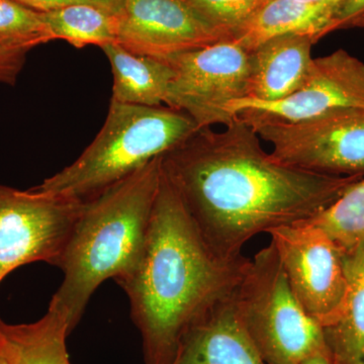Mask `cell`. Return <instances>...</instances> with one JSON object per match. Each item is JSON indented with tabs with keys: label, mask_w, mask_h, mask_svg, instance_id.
<instances>
[{
	"label": "cell",
	"mask_w": 364,
	"mask_h": 364,
	"mask_svg": "<svg viewBox=\"0 0 364 364\" xmlns=\"http://www.w3.org/2000/svg\"><path fill=\"white\" fill-rule=\"evenodd\" d=\"M233 304L244 331L268 364H301L325 350L322 326L299 303L272 243L249 259Z\"/></svg>",
	"instance_id": "5b68a950"
},
{
	"label": "cell",
	"mask_w": 364,
	"mask_h": 364,
	"mask_svg": "<svg viewBox=\"0 0 364 364\" xmlns=\"http://www.w3.org/2000/svg\"><path fill=\"white\" fill-rule=\"evenodd\" d=\"M301 364H330L328 358L327 350H321L311 354L310 356L304 359Z\"/></svg>",
	"instance_id": "d4e9b609"
},
{
	"label": "cell",
	"mask_w": 364,
	"mask_h": 364,
	"mask_svg": "<svg viewBox=\"0 0 364 364\" xmlns=\"http://www.w3.org/2000/svg\"><path fill=\"white\" fill-rule=\"evenodd\" d=\"M364 14V0H339L335 11L331 32L349 25Z\"/></svg>",
	"instance_id": "cb8c5ba5"
},
{
	"label": "cell",
	"mask_w": 364,
	"mask_h": 364,
	"mask_svg": "<svg viewBox=\"0 0 364 364\" xmlns=\"http://www.w3.org/2000/svg\"><path fill=\"white\" fill-rule=\"evenodd\" d=\"M172 364L268 363L239 322L232 296L186 333Z\"/></svg>",
	"instance_id": "4fadbf2b"
},
{
	"label": "cell",
	"mask_w": 364,
	"mask_h": 364,
	"mask_svg": "<svg viewBox=\"0 0 364 364\" xmlns=\"http://www.w3.org/2000/svg\"><path fill=\"white\" fill-rule=\"evenodd\" d=\"M11 364H70L66 338L70 334L63 313L49 306L44 317L31 324L11 325L0 320Z\"/></svg>",
	"instance_id": "e0dca14e"
},
{
	"label": "cell",
	"mask_w": 364,
	"mask_h": 364,
	"mask_svg": "<svg viewBox=\"0 0 364 364\" xmlns=\"http://www.w3.org/2000/svg\"><path fill=\"white\" fill-rule=\"evenodd\" d=\"M111 64L112 100L119 104L162 107L166 105L173 70L168 62L136 54L117 42L100 47Z\"/></svg>",
	"instance_id": "2e32d148"
},
{
	"label": "cell",
	"mask_w": 364,
	"mask_h": 364,
	"mask_svg": "<svg viewBox=\"0 0 364 364\" xmlns=\"http://www.w3.org/2000/svg\"><path fill=\"white\" fill-rule=\"evenodd\" d=\"M117 18V44L158 59L232 39L189 0H124Z\"/></svg>",
	"instance_id": "30bf717a"
},
{
	"label": "cell",
	"mask_w": 364,
	"mask_h": 364,
	"mask_svg": "<svg viewBox=\"0 0 364 364\" xmlns=\"http://www.w3.org/2000/svg\"><path fill=\"white\" fill-rule=\"evenodd\" d=\"M198 130L188 114L166 105L144 107L111 100L102 130L82 154L33 188L86 202L174 149Z\"/></svg>",
	"instance_id": "277c9868"
},
{
	"label": "cell",
	"mask_w": 364,
	"mask_h": 364,
	"mask_svg": "<svg viewBox=\"0 0 364 364\" xmlns=\"http://www.w3.org/2000/svg\"><path fill=\"white\" fill-rule=\"evenodd\" d=\"M308 221L329 235L344 253L358 247L364 241V177Z\"/></svg>",
	"instance_id": "d6986e66"
},
{
	"label": "cell",
	"mask_w": 364,
	"mask_h": 364,
	"mask_svg": "<svg viewBox=\"0 0 364 364\" xmlns=\"http://www.w3.org/2000/svg\"><path fill=\"white\" fill-rule=\"evenodd\" d=\"M55 40H64L77 49L102 47L117 42V14L93 4H71L42 13Z\"/></svg>",
	"instance_id": "ac0fdd59"
},
{
	"label": "cell",
	"mask_w": 364,
	"mask_h": 364,
	"mask_svg": "<svg viewBox=\"0 0 364 364\" xmlns=\"http://www.w3.org/2000/svg\"><path fill=\"white\" fill-rule=\"evenodd\" d=\"M310 36L272 38L249 52L248 100L272 102L293 95L305 82L313 63Z\"/></svg>",
	"instance_id": "7c38bea8"
},
{
	"label": "cell",
	"mask_w": 364,
	"mask_h": 364,
	"mask_svg": "<svg viewBox=\"0 0 364 364\" xmlns=\"http://www.w3.org/2000/svg\"><path fill=\"white\" fill-rule=\"evenodd\" d=\"M347 293L343 304L322 326L330 364H364V241L344 253Z\"/></svg>",
	"instance_id": "9a60e30c"
},
{
	"label": "cell",
	"mask_w": 364,
	"mask_h": 364,
	"mask_svg": "<svg viewBox=\"0 0 364 364\" xmlns=\"http://www.w3.org/2000/svg\"><path fill=\"white\" fill-rule=\"evenodd\" d=\"M162 156L86 200L58 263L64 277L49 306L70 331L105 280L128 277L142 256L161 181Z\"/></svg>",
	"instance_id": "3957f363"
},
{
	"label": "cell",
	"mask_w": 364,
	"mask_h": 364,
	"mask_svg": "<svg viewBox=\"0 0 364 364\" xmlns=\"http://www.w3.org/2000/svg\"><path fill=\"white\" fill-rule=\"evenodd\" d=\"M350 107L364 109V62L339 49L314 58L305 82L289 97L272 102L241 98L230 104L229 112L296 123Z\"/></svg>",
	"instance_id": "8fae6325"
},
{
	"label": "cell",
	"mask_w": 364,
	"mask_h": 364,
	"mask_svg": "<svg viewBox=\"0 0 364 364\" xmlns=\"http://www.w3.org/2000/svg\"><path fill=\"white\" fill-rule=\"evenodd\" d=\"M173 70L166 107L188 114L198 130L233 123L232 102L247 97L249 52L234 39L170 58Z\"/></svg>",
	"instance_id": "52a82bcc"
},
{
	"label": "cell",
	"mask_w": 364,
	"mask_h": 364,
	"mask_svg": "<svg viewBox=\"0 0 364 364\" xmlns=\"http://www.w3.org/2000/svg\"><path fill=\"white\" fill-rule=\"evenodd\" d=\"M339 0L309 4L301 0H267L233 39L252 51L272 38L286 35L310 36L316 41L331 33Z\"/></svg>",
	"instance_id": "5bb4252c"
},
{
	"label": "cell",
	"mask_w": 364,
	"mask_h": 364,
	"mask_svg": "<svg viewBox=\"0 0 364 364\" xmlns=\"http://www.w3.org/2000/svg\"><path fill=\"white\" fill-rule=\"evenodd\" d=\"M28 51L0 47V82L14 85L20 75Z\"/></svg>",
	"instance_id": "603a6c76"
},
{
	"label": "cell",
	"mask_w": 364,
	"mask_h": 364,
	"mask_svg": "<svg viewBox=\"0 0 364 364\" xmlns=\"http://www.w3.org/2000/svg\"><path fill=\"white\" fill-rule=\"evenodd\" d=\"M301 1L309 2V4H321V2L330 1V0H301Z\"/></svg>",
	"instance_id": "83f0119b"
},
{
	"label": "cell",
	"mask_w": 364,
	"mask_h": 364,
	"mask_svg": "<svg viewBox=\"0 0 364 364\" xmlns=\"http://www.w3.org/2000/svg\"><path fill=\"white\" fill-rule=\"evenodd\" d=\"M161 167L203 240L227 259L257 235L312 219L363 177L282 164L237 117L224 130L196 131L162 155Z\"/></svg>",
	"instance_id": "6da1fadb"
},
{
	"label": "cell",
	"mask_w": 364,
	"mask_h": 364,
	"mask_svg": "<svg viewBox=\"0 0 364 364\" xmlns=\"http://www.w3.org/2000/svg\"><path fill=\"white\" fill-rule=\"evenodd\" d=\"M85 202L0 184V284L33 262L58 267Z\"/></svg>",
	"instance_id": "ba28073f"
},
{
	"label": "cell",
	"mask_w": 364,
	"mask_h": 364,
	"mask_svg": "<svg viewBox=\"0 0 364 364\" xmlns=\"http://www.w3.org/2000/svg\"><path fill=\"white\" fill-rule=\"evenodd\" d=\"M272 145V156L296 168L335 176L364 177V109H337L296 122L236 116Z\"/></svg>",
	"instance_id": "8992f818"
},
{
	"label": "cell",
	"mask_w": 364,
	"mask_h": 364,
	"mask_svg": "<svg viewBox=\"0 0 364 364\" xmlns=\"http://www.w3.org/2000/svg\"><path fill=\"white\" fill-rule=\"evenodd\" d=\"M54 40L41 11L14 0H0V47L30 51Z\"/></svg>",
	"instance_id": "ffe728a7"
},
{
	"label": "cell",
	"mask_w": 364,
	"mask_h": 364,
	"mask_svg": "<svg viewBox=\"0 0 364 364\" xmlns=\"http://www.w3.org/2000/svg\"><path fill=\"white\" fill-rule=\"evenodd\" d=\"M162 168V167H161ZM249 258L218 255L162 172L141 259L119 284L146 364H172L186 333L233 296Z\"/></svg>",
	"instance_id": "7a4b0ae2"
},
{
	"label": "cell",
	"mask_w": 364,
	"mask_h": 364,
	"mask_svg": "<svg viewBox=\"0 0 364 364\" xmlns=\"http://www.w3.org/2000/svg\"><path fill=\"white\" fill-rule=\"evenodd\" d=\"M14 1L41 13L54 11L71 4H87L102 7L112 13L117 14L121 9L124 0H14Z\"/></svg>",
	"instance_id": "7402d4cb"
},
{
	"label": "cell",
	"mask_w": 364,
	"mask_h": 364,
	"mask_svg": "<svg viewBox=\"0 0 364 364\" xmlns=\"http://www.w3.org/2000/svg\"><path fill=\"white\" fill-rule=\"evenodd\" d=\"M215 26L233 39L267 0H189Z\"/></svg>",
	"instance_id": "44dd1931"
},
{
	"label": "cell",
	"mask_w": 364,
	"mask_h": 364,
	"mask_svg": "<svg viewBox=\"0 0 364 364\" xmlns=\"http://www.w3.org/2000/svg\"><path fill=\"white\" fill-rule=\"evenodd\" d=\"M268 235L299 303L321 326L329 322L347 293L343 251L308 220L277 228Z\"/></svg>",
	"instance_id": "9c48e42d"
},
{
	"label": "cell",
	"mask_w": 364,
	"mask_h": 364,
	"mask_svg": "<svg viewBox=\"0 0 364 364\" xmlns=\"http://www.w3.org/2000/svg\"><path fill=\"white\" fill-rule=\"evenodd\" d=\"M0 364H11L9 355H7L6 342L0 331Z\"/></svg>",
	"instance_id": "484cf974"
},
{
	"label": "cell",
	"mask_w": 364,
	"mask_h": 364,
	"mask_svg": "<svg viewBox=\"0 0 364 364\" xmlns=\"http://www.w3.org/2000/svg\"><path fill=\"white\" fill-rule=\"evenodd\" d=\"M351 26H356V28H364V14L363 16H359V18H356L352 21L350 25H349V28Z\"/></svg>",
	"instance_id": "4316f807"
}]
</instances>
